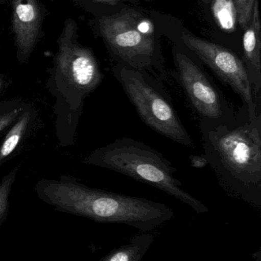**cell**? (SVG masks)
Returning <instances> with one entry per match:
<instances>
[{
    "label": "cell",
    "instance_id": "cell-2",
    "mask_svg": "<svg viewBox=\"0 0 261 261\" xmlns=\"http://www.w3.org/2000/svg\"><path fill=\"white\" fill-rule=\"evenodd\" d=\"M205 156L230 196L261 210V113L242 107L232 123L201 127Z\"/></svg>",
    "mask_w": 261,
    "mask_h": 261
},
{
    "label": "cell",
    "instance_id": "cell-18",
    "mask_svg": "<svg viewBox=\"0 0 261 261\" xmlns=\"http://www.w3.org/2000/svg\"><path fill=\"white\" fill-rule=\"evenodd\" d=\"M95 1L101 2V3H108V4H115L123 0H95Z\"/></svg>",
    "mask_w": 261,
    "mask_h": 261
},
{
    "label": "cell",
    "instance_id": "cell-7",
    "mask_svg": "<svg viewBox=\"0 0 261 261\" xmlns=\"http://www.w3.org/2000/svg\"><path fill=\"white\" fill-rule=\"evenodd\" d=\"M173 77L182 87L201 127H217L232 123L237 113L211 75L188 54L176 50Z\"/></svg>",
    "mask_w": 261,
    "mask_h": 261
},
{
    "label": "cell",
    "instance_id": "cell-1",
    "mask_svg": "<svg viewBox=\"0 0 261 261\" xmlns=\"http://www.w3.org/2000/svg\"><path fill=\"white\" fill-rule=\"evenodd\" d=\"M34 190L40 200L60 213L100 223L122 224L142 232H150L174 217L165 204L92 188L67 174L39 179Z\"/></svg>",
    "mask_w": 261,
    "mask_h": 261
},
{
    "label": "cell",
    "instance_id": "cell-9",
    "mask_svg": "<svg viewBox=\"0 0 261 261\" xmlns=\"http://www.w3.org/2000/svg\"><path fill=\"white\" fill-rule=\"evenodd\" d=\"M41 24L38 0H13L12 32L15 36L16 57L20 64L27 62L33 52Z\"/></svg>",
    "mask_w": 261,
    "mask_h": 261
},
{
    "label": "cell",
    "instance_id": "cell-13",
    "mask_svg": "<svg viewBox=\"0 0 261 261\" xmlns=\"http://www.w3.org/2000/svg\"><path fill=\"white\" fill-rule=\"evenodd\" d=\"M27 102L19 98L0 101V135L6 133L24 110Z\"/></svg>",
    "mask_w": 261,
    "mask_h": 261
},
{
    "label": "cell",
    "instance_id": "cell-17",
    "mask_svg": "<svg viewBox=\"0 0 261 261\" xmlns=\"http://www.w3.org/2000/svg\"><path fill=\"white\" fill-rule=\"evenodd\" d=\"M8 79L5 75L0 73V95L7 87Z\"/></svg>",
    "mask_w": 261,
    "mask_h": 261
},
{
    "label": "cell",
    "instance_id": "cell-8",
    "mask_svg": "<svg viewBox=\"0 0 261 261\" xmlns=\"http://www.w3.org/2000/svg\"><path fill=\"white\" fill-rule=\"evenodd\" d=\"M185 47L208 67L222 84L228 86L242 99L250 117L261 113L256 102L252 86L242 58L234 51L216 43L183 34L181 37Z\"/></svg>",
    "mask_w": 261,
    "mask_h": 261
},
{
    "label": "cell",
    "instance_id": "cell-16",
    "mask_svg": "<svg viewBox=\"0 0 261 261\" xmlns=\"http://www.w3.org/2000/svg\"><path fill=\"white\" fill-rule=\"evenodd\" d=\"M190 164L193 168L202 169L208 165V160L205 154H193L189 156Z\"/></svg>",
    "mask_w": 261,
    "mask_h": 261
},
{
    "label": "cell",
    "instance_id": "cell-5",
    "mask_svg": "<svg viewBox=\"0 0 261 261\" xmlns=\"http://www.w3.org/2000/svg\"><path fill=\"white\" fill-rule=\"evenodd\" d=\"M113 73L146 125L173 142L193 147L191 135L156 76L145 70L121 64L113 67Z\"/></svg>",
    "mask_w": 261,
    "mask_h": 261
},
{
    "label": "cell",
    "instance_id": "cell-3",
    "mask_svg": "<svg viewBox=\"0 0 261 261\" xmlns=\"http://www.w3.org/2000/svg\"><path fill=\"white\" fill-rule=\"evenodd\" d=\"M77 31L76 22L66 20L46 83L54 99L55 136L61 147L75 144L84 101L104 80L94 54L78 42Z\"/></svg>",
    "mask_w": 261,
    "mask_h": 261
},
{
    "label": "cell",
    "instance_id": "cell-19",
    "mask_svg": "<svg viewBox=\"0 0 261 261\" xmlns=\"http://www.w3.org/2000/svg\"><path fill=\"white\" fill-rule=\"evenodd\" d=\"M260 258H261L260 252V251H258V252H257V257H256L255 261H260Z\"/></svg>",
    "mask_w": 261,
    "mask_h": 261
},
{
    "label": "cell",
    "instance_id": "cell-12",
    "mask_svg": "<svg viewBox=\"0 0 261 261\" xmlns=\"http://www.w3.org/2000/svg\"><path fill=\"white\" fill-rule=\"evenodd\" d=\"M153 242L154 236L151 232L136 234L128 243L112 250L99 261H141Z\"/></svg>",
    "mask_w": 261,
    "mask_h": 261
},
{
    "label": "cell",
    "instance_id": "cell-4",
    "mask_svg": "<svg viewBox=\"0 0 261 261\" xmlns=\"http://www.w3.org/2000/svg\"><path fill=\"white\" fill-rule=\"evenodd\" d=\"M81 163L107 169L148 184L188 205L196 213H207L208 207L192 196L174 176L176 167L156 149L128 137L94 149Z\"/></svg>",
    "mask_w": 261,
    "mask_h": 261
},
{
    "label": "cell",
    "instance_id": "cell-11",
    "mask_svg": "<svg viewBox=\"0 0 261 261\" xmlns=\"http://www.w3.org/2000/svg\"><path fill=\"white\" fill-rule=\"evenodd\" d=\"M38 112L33 105L26 103L18 119L6 132L0 143V166L7 161L27 138L35 124Z\"/></svg>",
    "mask_w": 261,
    "mask_h": 261
},
{
    "label": "cell",
    "instance_id": "cell-6",
    "mask_svg": "<svg viewBox=\"0 0 261 261\" xmlns=\"http://www.w3.org/2000/svg\"><path fill=\"white\" fill-rule=\"evenodd\" d=\"M101 35L121 65L165 76L158 55L153 24L133 10H124L100 19Z\"/></svg>",
    "mask_w": 261,
    "mask_h": 261
},
{
    "label": "cell",
    "instance_id": "cell-14",
    "mask_svg": "<svg viewBox=\"0 0 261 261\" xmlns=\"http://www.w3.org/2000/svg\"><path fill=\"white\" fill-rule=\"evenodd\" d=\"M19 167L12 168L0 182V226L7 219L9 213V196L16 180Z\"/></svg>",
    "mask_w": 261,
    "mask_h": 261
},
{
    "label": "cell",
    "instance_id": "cell-10",
    "mask_svg": "<svg viewBox=\"0 0 261 261\" xmlns=\"http://www.w3.org/2000/svg\"><path fill=\"white\" fill-rule=\"evenodd\" d=\"M242 60L252 86L256 102L261 106V24L258 0L242 38Z\"/></svg>",
    "mask_w": 261,
    "mask_h": 261
},
{
    "label": "cell",
    "instance_id": "cell-15",
    "mask_svg": "<svg viewBox=\"0 0 261 261\" xmlns=\"http://www.w3.org/2000/svg\"><path fill=\"white\" fill-rule=\"evenodd\" d=\"M256 1L257 0H231L235 10L238 22L244 30L251 21Z\"/></svg>",
    "mask_w": 261,
    "mask_h": 261
}]
</instances>
